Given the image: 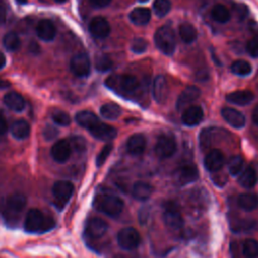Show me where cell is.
I'll list each match as a JSON object with an SVG mask.
<instances>
[{
  "label": "cell",
  "instance_id": "3957f363",
  "mask_svg": "<svg viewBox=\"0 0 258 258\" xmlns=\"http://www.w3.org/2000/svg\"><path fill=\"white\" fill-rule=\"evenodd\" d=\"M94 206L99 212L112 218L119 216L124 209L123 201L112 194L98 195L94 200Z\"/></svg>",
  "mask_w": 258,
  "mask_h": 258
},
{
  "label": "cell",
  "instance_id": "ee69618b",
  "mask_svg": "<svg viewBox=\"0 0 258 258\" xmlns=\"http://www.w3.org/2000/svg\"><path fill=\"white\" fill-rule=\"evenodd\" d=\"M247 51L251 56L258 57V35L252 37L246 45Z\"/></svg>",
  "mask_w": 258,
  "mask_h": 258
},
{
  "label": "cell",
  "instance_id": "e0dca14e",
  "mask_svg": "<svg viewBox=\"0 0 258 258\" xmlns=\"http://www.w3.org/2000/svg\"><path fill=\"white\" fill-rule=\"evenodd\" d=\"M168 84L167 80L163 75H158L153 82L152 94L153 98L157 103H163L168 96Z\"/></svg>",
  "mask_w": 258,
  "mask_h": 258
},
{
  "label": "cell",
  "instance_id": "7dc6e473",
  "mask_svg": "<svg viewBox=\"0 0 258 258\" xmlns=\"http://www.w3.org/2000/svg\"><path fill=\"white\" fill-rule=\"evenodd\" d=\"M90 3L95 8H104L111 3V0H90Z\"/></svg>",
  "mask_w": 258,
  "mask_h": 258
},
{
  "label": "cell",
  "instance_id": "c3c4849f",
  "mask_svg": "<svg viewBox=\"0 0 258 258\" xmlns=\"http://www.w3.org/2000/svg\"><path fill=\"white\" fill-rule=\"evenodd\" d=\"M7 127H8V125H7L6 120L4 119L3 116L0 115V135L4 134L7 131Z\"/></svg>",
  "mask_w": 258,
  "mask_h": 258
},
{
  "label": "cell",
  "instance_id": "7bdbcfd3",
  "mask_svg": "<svg viewBox=\"0 0 258 258\" xmlns=\"http://www.w3.org/2000/svg\"><path fill=\"white\" fill-rule=\"evenodd\" d=\"M147 41L144 38L141 37H136L133 39L131 43V50L134 53H142L146 50L147 48Z\"/></svg>",
  "mask_w": 258,
  "mask_h": 258
},
{
  "label": "cell",
  "instance_id": "7402d4cb",
  "mask_svg": "<svg viewBox=\"0 0 258 258\" xmlns=\"http://www.w3.org/2000/svg\"><path fill=\"white\" fill-rule=\"evenodd\" d=\"M146 147V139L142 134H133L131 135L126 143L127 151L132 155H140L143 153Z\"/></svg>",
  "mask_w": 258,
  "mask_h": 258
},
{
  "label": "cell",
  "instance_id": "9f6ffc18",
  "mask_svg": "<svg viewBox=\"0 0 258 258\" xmlns=\"http://www.w3.org/2000/svg\"><path fill=\"white\" fill-rule=\"evenodd\" d=\"M139 2H146V1H148V0H138Z\"/></svg>",
  "mask_w": 258,
  "mask_h": 258
},
{
  "label": "cell",
  "instance_id": "5bb4252c",
  "mask_svg": "<svg viewBox=\"0 0 258 258\" xmlns=\"http://www.w3.org/2000/svg\"><path fill=\"white\" fill-rule=\"evenodd\" d=\"M89 31L97 38H105L110 34L111 27L104 17L97 16L91 20L89 24Z\"/></svg>",
  "mask_w": 258,
  "mask_h": 258
},
{
  "label": "cell",
  "instance_id": "ab89813d",
  "mask_svg": "<svg viewBox=\"0 0 258 258\" xmlns=\"http://www.w3.org/2000/svg\"><path fill=\"white\" fill-rule=\"evenodd\" d=\"M112 66H113L112 59L106 54L99 55L96 58L95 67H96V70L99 72H107L112 68Z\"/></svg>",
  "mask_w": 258,
  "mask_h": 258
},
{
  "label": "cell",
  "instance_id": "7c38bea8",
  "mask_svg": "<svg viewBox=\"0 0 258 258\" xmlns=\"http://www.w3.org/2000/svg\"><path fill=\"white\" fill-rule=\"evenodd\" d=\"M199 178V170L194 164H185L178 167L174 172V180L178 185H185Z\"/></svg>",
  "mask_w": 258,
  "mask_h": 258
},
{
  "label": "cell",
  "instance_id": "f6af8a7d",
  "mask_svg": "<svg viewBox=\"0 0 258 258\" xmlns=\"http://www.w3.org/2000/svg\"><path fill=\"white\" fill-rule=\"evenodd\" d=\"M42 134H43V137H44L46 140L50 141V140H53V139L58 135V130L56 129L55 126L50 125V124H47V125L44 127Z\"/></svg>",
  "mask_w": 258,
  "mask_h": 258
},
{
  "label": "cell",
  "instance_id": "816d5d0a",
  "mask_svg": "<svg viewBox=\"0 0 258 258\" xmlns=\"http://www.w3.org/2000/svg\"><path fill=\"white\" fill-rule=\"evenodd\" d=\"M6 64V57L2 51H0V70H2Z\"/></svg>",
  "mask_w": 258,
  "mask_h": 258
},
{
  "label": "cell",
  "instance_id": "cb8c5ba5",
  "mask_svg": "<svg viewBox=\"0 0 258 258\" xmlns=\"http://www.w3.org/2000/svg\"><path fill=\"white\" fill-rule=\"evenodd\" d=\"M227 101L236 105L245 106L250 104L254 99V94L249 90H240L230 93L226 97Z\"/></svg>",
  "mask_w": 258,
  "mask_h": 258
},
{
  "label": "cell",
  "instance_id": "d590c367",
  "mask_svg": "<svg viewBox=\"0 0 258 258\" xmlns=\"http://www.w3.org/2000/svg\"><path fill=\"white\" fill-rule=\"evenodd\" d=\"M243 255L246 258H258V241L247 239L243 243Z\"/></svg>",
  "mask_w": 258,
  "mask_h": 258
},
{
  "label": "cell",
  "instance_id": "bcb514c9",
  "mask_svg": "<svg viewBox=\"0 0 258 258\" xmlns=\"http://www.w3.org/2000/svg\"><path fill=\"white\" fill-rule=\"evenodd\" d=\"M71 145H73V147L78 151H84L86 149V142L82 137H74L73 143Z\"/></svg>",
  "mask_w": 258,
  "mask_h": 258
},
{
  "label": "cell",
  "instance_id": "30bf717a",
  "mask_svg": "<svg viewBox=\"0 0 258 258\" xmlns=\"http://www.w3.org/2000/svg\"><path fill=\"white\" fill-rule=\"evenodd\" d=\"M72 73L80 78L87 77L91 72V61L89 56L84 52L76 53L70 63Z\"/></svg>",
  "mask_w": 258,
  "mask_h": 258
},
{
  "label": "cell",
  "instance_id": "d4e9b609",
  "mask_svg": "<svg viewBox=\"0 0 258 258\" xmlns=\"http://www.w3.org/2000/svg\"><path fill=\"white\" fill-rule=\"evenodd\" d=\"M153 192V186L145 181H136L132 186V196L135 200L146 201Z\"/></svg>",
  "mask_w": 258,
  "mask_h": 258
},
{
  "label": "cell",
  "instance_id": "ffe728a7",
  "mask_svg": "<svg viewBox=\"0 0 258 258\" xmlns=\"http://www.w3.org/2000/svg\"><path fill=\"white\" fill-rule=\"evenodd\" d=\"M36 34L43 41H51L56 35L55 25L48 19L40 20L36 25Z\"/></svg>",
  "mask_w": 258,
  "mask_h": 258
},
{
  "label": "cell",
  "instance_id": "f907efd6",
  "mask_svg": "<svg viewBox=\"0 0 258 258\" xmlns=\"http://www.w3.org/2000/svg\"><path fill=\"white\" fill-rule=\"evenodd\" d=\"M10 86V83L2 78H0V90H3V89H6Z\"/></svg>",
  "mask_w": 258,
  "mask_h": 258
},
{
  "label": "cell",
  "instance_id": "d6a6232c",
  "mask_svg": "<svg viewBox=\"0 0 258 258\" xmlns=\"http://www.w3.org/2000/svg\"><path fill=\"white\" fill-rule=\"evenodd\" d=\"M211 16L215 21L220 23H225L229 21L231 14L229 9L226 6L222 4H216L211 10Z\"/></svg>",
  "mask_w": 258,
  "mask_h": 258
},
{
  "label": "cell",
  "instance_id": "8fae6325",
  "mask_svg": "<svg viewBox=\"0 0 258 258\" xmlns=\"http://www.w3.org/2000/svg\"><path fill=\"white\" fill-rule=\"evenodd\" d=\"M108 231V224L105 220L97 217L89 219L85 226V234L92 240L102 238Z\"/></svg>",
  "mask_w": 258,
  "mask_h": 258
},
{
  "label": "cell",
  "instance_id": "836d02e7",
  "mask_svg": "<svg viewBox=\"0 0 258 258\" xmlns=\"http://www.w3.org/2000/svg\"><path fill=\"white\" fill-rule=\"evenodd\" d=\"M20 44H21V42H20L19 36L13 31L6 33L3 37V45L9 51L18 50L20 47Z\"/></svg>",
  "mask_w": 258,
  "mask_h": 258
},
{
  "label": "cell",
  "instance_id": "f1b7e54d",
  "mask_svg": "<svg viewBox=\"0 0 258 258\" xmlns=\"http://www.w3.org/2000/svg\"><path fill=\"white\" fill-rule=\"evenodd\" d=\"M10 132L12 136L16 139H25L29 136L30 126L25 120H17L12 123L10 127Z\"/></svg>",
  "mask_w": 258,
  "mask_h": 258
},
{
  "label": "cell",
  "instance_id": "f546056e",
  "mask_svg": "<svg viewBox=\"0 0 258 258\" xmlns=\"http://www.w3.org/2000/svg\"><path fill=\"white\" fill-rule=\"evenodd\" d=\"M75 119H76V122L81 127H84L87 130H89L98 121H100L99 118L93 112H90V111H81V112L77 113Z\"/></svg>",
  "mask_w": 258,
  "mask_h": 258
},
{
  "label": "cell",
  "instance_id": "681fc988",
  "mask_svg": "<svg viewBox=\"0 0 258 258\" xmlns=\"http://www.w3.org/2000/svg\"><path fill=\"white\" fill-rule=\"evenodd\" d=\"M252 120L253 122L258 126V105L254 108L253 113H252Z\"/></svg>",
  "mask_w": 258,
  "mask_h": 258
},
{
  "label": "cell",
  "instance_id": "74e56055",
  "mask_svg": "<svg viewBox=\"0 0 258 258\" xmlns=\"http://www.w3.org/2000/svg\"><path fill=\"white\" fill-rule=\"evenodd\" d=\"M171 9L170 0H155L153 2V10L159 17L165 16Z\"/></svg>",
  "mask_w": 258,
  "mask_h": 258
},
{
  "label": "cell",
  "instance_id": "f35d334b",
  "mask_svg": "<svg viewBox=\"0 0 258 258\" xmlns=\"http://www.w3.org/2000/svg\"><path fill=\"white\" fill-rule=\"evenodd\" d=\"M255 222L252 220H237L231 224V228L235 232H244L255 227Z\"/></svg>",
  "mask_w": 258,
  "mask_h": 258
},
{
  "label": "cell",
  "instance_id": "484cf974",
  "mask_svg": "<svg viewBox=\"0 0 258 258\" xmlns=\"http://www.w3.org/2000/svg\"><path fill=\"white\" fill-rule=\"evenodd\" d=\"M129 18L131 22L136 25H144L149 22L151 18V11L145 7H137L130 12Z\"/></svg>",
  "mask_w": 258,
  "mask_h": 258
},
{
  "label": "cell",
  "instance_id": "603a6c76",
  "mask_svg": "<svg viewBox=\"0 0 258 258\" xmlns=\"http://www.w3.org/2000/svg\"><path fill=\"white\" fill-rule=\"evenodd\" d=\"M3 102L6 107L14 112H22L25 108V101L23 97L16 92L7 93L3 98Z\"/></svg>",
  "mask_w": 258,
  "mask_h": 258
},
{
  "label": "cell",
  "instance_id": "d6986e66",
  "mask_svg": "<svg viewBox=\"0 0 258 258\" xmlns=\"http://www.w3.org/2000/svg\"><path fill=\"white\" fill-rule=\"evenodd\" d=\"M201 95V91L196 86H188L186 87L178 96L176 101V108L177 110H181L184 107L191 104L194 101H196Z\"/></svg>",
  "mask_w": 258,
  "mask_h": 258
},
{
  "label": "cell",
  "instance_id": "8d00e7d4",
  "mask_svg": "<svg viewBox=\"0 0 258 258\" xmlns=\"http://www.w3.org/2000/svg\"><path fill=\"white\" fill-rule=\"evenodd\" d=\"M244 166V159L240 155L232 156L228 161V170L231 175H238Z\"/></svg>",
  "mask_w": 258,
  "mask_h": 258
},
{
  "label": "cell",
  "instance_id": "11a10c76",
  "mask_svg": "<svg viewBox=\"0 0 258 258\" xmlns=\"http://www.w3.org/2000/svg\"><path fill=\"white\" fill-rule=\"evenodd\" d=\"M18 3H21V4H24L26 3V0H16Z\"/></svg>",
  "mask_w": 258,
  "mask_h": 258
},
{
  "label": "cell",
  "instance_id": "8992f818",
  "mask_svg": "<svg viewBox=\"0 0 258 258\" xmlns=\"http://www.w3.org/2000/svg\"><path fill=\"white\" fill-rule=\"evenodd\" d=\"M106 85L112 90H119L124 93L134 92L139 87V82L132 75L111 76L106 80Z\"/></svg>",
  "mask_w": 258,
  "mask_h": 258
},
{
  "label": "cell",
  "instance_id": "5b68a950",
  "mask_svg": "<svg viewBox=\"0 0 258 258\" xmlns=\"http://www.w3.org/2000/svg\"><path fill=\"white\" fill-rule=\"evenodd\" d=\"M51 192L54 207L61 211L73 197L74 184L69 180H58L54 182Z\"/></svg>",
  "mask_w": 258,
  "mask_h": 258
},
{
  "label": "cell",
  "instance_id": "ac0fdd59",
  "mask_svg": "<svg viewBox=\"0 0 258 258\" xmlns=\"http://www.w3.org/2000/svg\"><path fill=\"white\" fill-rule=\"evenodd\" d=\"M221 115L224 118V120L234 128H242L245 125V117L237 109L229 107L223 108L221 111Z\"/></svg>",
  "mask_w": 258,
  "mask_h": 258
},
{
  "label": "cell",
  "instance_id": "4dcf8cb0",
  "mask_svg": "<svg viewBox=\"0 0 258 258\" xmlns=\"http://www.w3.org/2000/svg\"><path fill=\"white\" fill-rule=\"evenodd\" d=\"M178 31H179V36L181 40L185 43H190L197 39V36H198L197 29L190 23L184 22L180 24Z\"/></svg>",
  "mask_w": 258,
  "mask_h": 258
},
{
  "label": "cell",
  "instance_id": "ba28073f",
  "mask_svg": "<svg viewBox=\"0 0 258 258\" xmlns=\"http://www.w3.org/2000/svg\"><path fill=\"white\" fill-rule=\"evenodd\" d=\"M162 219L167 228L170 230H179L183 226V218L178 208L171 203H167L162 214Z\"/></svg>",
  "mask_w": 258,
  "mask_h": 258
},
{
  "label": "cell",
  "instance_id": "9a60e30c",
  "mask_svg": "<svg viewBox=\"0 0 258 258\" xmlns=\"http://www.w3.org/2000/svg\"><path fill=\"white\" fill-rule=\"evenodd\" d=\"M90 133L97 139L104 140V141H109L112 140L116 137L117 131L114 127L103 123L101 121H98L93 127L89 129Z\"/></svg>",
  "mask_w": 258,
  "mask_h": 258
},
{
  "label": "cell",
  "instance_id": "e575fe53",
  "mask_svg": "<svg viewBox=\"0 0 258 258\" xmlns=\"http://www.w3.org/2000/svg\"><path fill=\"white\" fill-rule=\"evenodd\" d=\"M231 72L237 76H248L252 72L251 64L244 59L235 60L231 64Z\"/></svg>",
  "mask_w": 258,
  "mask_h": 258
},
{
  "label": "cell",
  "instance_id": "1f68e13d",
  "mask_svg": "<svg viewBox=\"0 0 258 258\" xmlns=\"http://www.w3.org/2000/svg\"><path fill=\"white\" fill-rule=\"evenodd\" d=\"M102 117L109 120H116L121 115V107L115 103H106L100 108Z\"/></svg>",
  "mask_w": 258,
  "mask_h": 258
},
{
  "label": "cell",
  "instance_id": "44dd1931",
  "mask_svg": "<svg viewBox=\"0 0 258 258\" xmlns=\"http://www.w3.org/2000/svg\"><path fill=\"white\" fill-rule=\"evenodd\" d=\"M203 117L204 113L200 106H189L183 111L181 121L186 126H195L203 120Z\"/></svg>",
  "mask_w": 258,
  "mask_h": 258
},
{
  "label": "cell",
  "instance_id": "52a82bcc",
  "mask_svg": "<svg viewBox=\"0 0 258 258\" xmlns=\"http://www.w3.org/2000/svg\"><path fill=\"white\" fill-rule=\"evenodd\" d=\"M118 245L127 251L136 249L140 244V235L134 228L128 227L119 231L117 234Z\"/></svg>",
  "mask_w": 258,
  "mask_h": 258
},
{
  "label": "cell",
  "instance_id": "60d3db41",
  "mask_svg": "<svg viewBox=\"0 0 258 258\" xmlns=\"http://www.w3.org/2000/svg\"><path fill=\"white\" fill-rule=\"evenodd\" d=\"M51 118H52L53 122L56 125H59V126H69L70 123H71L70 115L68 113L63 112V111H60V110L54 111L51 115Z\"/></svg>",
  "mask_w": 258,
  "mask_h": 258
},
{
  "label": "cell",
  "instance_id": "4fadbf2b",
  "mask_svg": "<svg viewBox=\"0 0 258 258\" xmlns=\"http://www.w3.org/2000/svg\"><path fill=\"white\" fill-rule=\"evenodd\" d=\"M51 157L58 163L66 162L72 154V145L68 140L60 139L56 141L50 149Z\"/></svg>",
  "mask_w": 258,
  "mask_h": 258
},
{
  "label": "cell",
  "instance_id": "b9f144b4",
  "mask_svg": "<svg viewBox=\"0 0 258 258\" xmlns=\"http://www.w3.org/2000/svg\"><path fill=\"white\" fill-rule=\"evenodd\" d=\"M112 149H113V145H112L111 143L106 144V145L101 149V151L99 152V154L97 155V158H96V164H97V166L103 165V163L106 161V159H107L108 156L110 155Z\"/></svg>",
  "mask_w": 258,
  "mask_h": 258
},
{
  "label": "cell",
  "instance_id": "277c9868",
  "mask_svg": "<svg viewBox=\"0 0 258 258\" xmlns=\"http://www.w3.org/2000/svg\"><path fill=\"white\" fill-rule=\"evenodd\" d=\"M154 42L156 47L164 54H172L175 50V35L169 26H161L155 31Z\"/></svg>",
  "mask_w": 258,
  "mask_h": 258
},
{
  "label": "cell",
  "instance_id": "6da1fadb",
  "mask_svg": "<svg viewBox=\"0 0 258 258\" xmlns=\"http://www.w3.org/2000/svg\"><path fill=\"white\" fill-rule=\"evenodd\" d=\"M54 227V219L39 209H30L24 218V230L30 234H43Z\"/></svg>",
  "mask_w": 258,
  "mask_h": 258
},
{
  "label": "cell",
  "instance_id": "9c48e42d",
  "mask_svg": "<svg viewBox=\"0 0 258 258\" xmlns=\"http://www.w3.org/2000/svg\"><path fill=\"white\" fill-rule=\"evenodd\" d=\"M176 151V142L173 137L169 135H160L154 146L155 154L161 158H169Z\"/></svg>",
  "mask_w": 258,
  "mask_h": 258
},
{
  "label": "cell",
  "instance_id": "83f0119b",
  "mask_svg": "<svg viewBox=\"0 0 258 258\" xmlns=\"http://www.w3.org/2000/svg\"><path fill=\"white\" fill-rule=\"evenodd\" d=\"M238 181L240 185L245 188L254 187L257 182V172L255 168L251 165L247 166L246 169H244V171L240 174Z\"/></svg>",
  "mask_w": 258,
  "mask_h": 258
},
{
  "label": "cell",
  "instance_id": "f5cc1de1",
  "mask_svg": "<svg viewBox=\"0 0 258 258\" xmlns=\"http://www.w3.org/2000/svg\"><path fill=\"white\" fill-rule=\"evenodd\" d=\"M5 19V10L3 9V7L0 6V22H3Z\"/></svg>",
  "mask_w": 258,
  "mask_h": 258
},
{
  "label": "cell",
  "instance_id": "4316f807",
  "mask_svg": "<svg viewBox=\"0 0 258 258\" xmlns=\"http://www.w3.org/2000/svg\"><path fill=\"white\" fill-rule=\"evenodd\" d=\"M238 206L246 211H254L258 207V196L252 192H244L238 197Z\"/></svg>",
  "mask_w": 258,
  "mask_h": 258
},
{
  "label": "cell",
  "instance_id": "7a4b0ae2",
  "mask_svg": "<svg viewBox=\"0 0 258 258\" xmlns=\"http://www.w3.org/2000/svg\"><path fill=\"white\" fill-rule=\"evenodd\" d=\"M26 206V198L23 194L14 192L10 195L4 204L2 215L5 222L9 226H14L18 223L20 216Z\"/></svg>",
  "mask_w": 258,
  "mask_h": 258
},
{
  "label": "cell",
  "instance_id": "2e32d148",
  "mask_svg": "<svg viewBox=\"0 0 258 258\" xmlns=\"http://www.w3.org/2000/svg\"><path fill=\"white\" fill-rule=\"evenodd\" d=\"M225 163V156L223 152L219 149H213L211 150L205 157L204 165L205 167L211 171L216 172L219 171Z\"/></svg>",
  "mask_w": 258,
  "mask_h": 258
},
{
  "label": "cell",
  "instance_id": "db71d44e",
  "mask_svg": "<svg viewBox=\"0 0 258 258\" xmlns=\"http://www.w3.org/2000/svg\"><path fill=\"white\" fill-rule=\"evenodd\" d=\"M54 2H56V3H64V2H67L68 0H53Z\"/></svg>",
  "mask_w": 258,
  "mask_h": 258
}]
</instances>
